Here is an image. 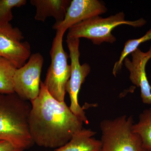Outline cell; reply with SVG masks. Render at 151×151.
I'll return each mask as SVG.
<instances>
[{
	"label": "cell",
	"instance_id": "cell-15",
	"mask_svg": "<svg viewBox=\"0 0 151 151\" xmlns=\"http://www.w3.org/2000/svg\"><path fill=\"white\" fill-rule=\"evenodd\" d=\"M150 40H151V27L146 34L142 37L127 41L119 60L114 64L113 70V75L116 76L118 72L121 70L124 59L129 54H132V52L137 49L141 44Z\"/></svg>",
	"mask_w": 151,
	"mask_h": 151
},
{
	"label": "cell",
	"instance_id": "cell-11",
	"mask_svg": "<svg viewBox=\"0 0 151 151\" xmlns=\"http://www.w3.org/2000/svg\"><path fill=\"white\" fill-rule=\"evenodd\" d=\"M31 4L36 8L35 19L44 22L49 17L56 21L55 24L60 23L64 20L71 1L69 0H31Z\"/></svg>",
	"mask_w": 151,
	"mask_h": 151
},
{
	"label": "cell",
	"instance_id": "cell-13",
	"mask_svg": "<svg viewBox=\"0 0 151 151\" xmlns=\"http://www.w3.org/2000/svg\"><path fill=\"white\" fill-rule=\"evenodd\" d=\"M132 129L140 136L145 148L151 151V107L140 113L139 121L134 124Z\"/></svg>",
	"mask_w": 151,
	"mask_h": 151
},
{
	"label": "cell",
	"instance_id": "cell-12",
	"mask_svg": "<svg viewBox=\"0 0 151 151\" xmlns=\"http://www.w3.org/2000/svg\"><path fill=\"white\" fill-rule=\"evenodd\" d=\"M96 134L91 129L83 128L65 145L53 151H100L101 141L93 137Z\"/></svg>",
	"mask_w": 151,
	"mask_h": 151
},
{
	"label": "cell",
	"instance_id": "cell-4",
	"mask_svg": "<svg viewBox=\"0 0 151 151\" xmlns=\"http://www.w3.org/2000/svg\"><path fill=\"white\" fill-rule=\"evenodd\" d=\"M146 23L143 18L133 21L126 20L125 14L120 12L107 18L99 16L93 17L74 25L68 29L67 37L73 38H86L97 45L103 42L113 43L116 39L112 31L117 26L126 24L139 27L145 25Z\"/></svg>",
	"mask_w": 151,
	"mask_h": 151
},
{
	"label": "cell",
	"instance_id": "cell-1",
	"mask_svg": "<svg viewBox=\"0 0 151 151\" xmlns=\"http://www.w3.org/2000/svg\"><path fill=\"white\" fill-rule=\"evenodd\" d=\"M30 102V134L37 146L58 148L83 129L84 122L72 113L65 101L54 99L42 81L38 96Z\"/></svg>",
	"mask_w": 151,
	"mask_h": 151
},
{
	"label": "cell",
	"instance_id": "cell-17",
	"mask_svg": "<svg viewBox=\"0 0 151 151\" xmlns=\"http://www.w3.org/2000/svg\"><path fill=\"white\" fill-rule=\"evenodd\" d=\"M7 141L0 140V151H24Z\"/></svg>",
	"mask_w": 151,
	"mask_h": 151
},
{
	"label": "cell",
	"instance_id": "cell-5",
	"mask_svg": "<svg viewBox=\"0 0 151 151\" xmlns=\"http://www.w3.org/2000/svg\"><path fill=\"white\" fill-rule=\"evenodd\" d=\"M64 33L56 31L50 52L51 63L43 82L50 94L59 102L64 101L65 87L71 73V66L68 63V55L63 45Z\"/></svg>",
	"mask_w": 151,
	"mask_h": 151
},
{
	"label": "cell",
	"instance_id": "cell-6",
	"mask_svg": "<svg viewBox=\"0 0 151 151\" xmlns=\"http://www.w3.org/2000/svg\"><path fill=\"white\" fill-rule=\"evenodd\" d=\"M66 41L71 60V73L65 87V91L68 93L70 97V105L69 108L72 113L81 119L84 124H87L89 121L84 109L79 105L78 94L81 85L91 71V67L88 63H85L82 65L80 63L79 39L67 37Z\"/></svg>",
	"mask_w": 151,
	"mask_h": 151
},
{
	"label": "cell",
	"instance_id": "cell-8",
	"mask_svg": "<svg viewBox=\"0 0 151 151\" xmlns=\"http://www.w3.org/2000/svg\"><path fill=\"white\" fill-rule=\"evenodd\" d=\"M18 28L10 23L0 27V57L7 60L17 68L26 63L31 55V47Z\"/></svg>",
	"mask_w": 151,
	"mask_h": 151
},
{
	"label": "cell",
	"instance_id": "cell-7",
	"mask_svg": "<svg viewBox=\"0 0 151 151\" xmlns=\"http://www.w3.org/2000/svg\"><path fill=\"white\" fill-rule=\"evenodd\" d=\"M44 60L42 54L36 52L23 66L16 70L13 80L14 92L22 99L31 102L38 96Z\"/></svg>",
	"mask_w": 151,
	"mask_h": 151
},
{
	"label": "cell",
	"instance_id": "cell-10",
	"mask_svg": "<svg viewBox=\"0 0 151 151\" xmlns=\"http://www.w3.org/2000/svg\"><path fill=\"white\" fill-rule=\"evenodd\" d=\"M132 60L124 59V64L130 72L129 78L133 84L140 88L143 103L151 104V86L146 72V65L151 58V46L149 51L145 52L139 48L132 53Z\"/></svg>",
	"mask_w": 151,
	"mask_h": 151
},
{
	"label": "cell",
	"instance_id": "cell-16",
	"mask_svg": "<svg viewBox=\"0 0 151 151\" xmlns=\"http://www.w3.org/2000/svg\"><path fill=\"white\" fill-rule=\"evenodd\" d=\"M26 0H0V27L8 24L13 18L12 9L24 6Z\"/></svg>",
	"mask_w": 151,
	"mask_h": 151
},
{
	"label": "cell",
	"instance_id": "cell-14",
	"mask_svg": "<svg viewBox=\"0 0 151 151\" xmlns=\"http://www.w3.org/2000/svg\"><path fill=\"white\" fill-rule=\"evenodd\" d=\"M17 69L12 63L0 57V94L14 93L13 80Z\"/></svg>",
	"mask_w": 151,
	"mask_h": 151
},
{
	"label": "cell",
	"instance_id": "cell-2",
	"mask_svg": "<svg viewBox=\"0 0 151 151\" xmlns=\"http://www.w3.org/2000/svg\"><path fill=\"white\" fill-rule=\"evenodd\" d=\"M31 108L16 93L0 94V140L24 150L34 145L29 124Z\"/></svg>",
	"mask_w": 151,
	"mask_h": 151
},
{
	"label": "cell",
	"instance_id": "cell-3",
	"mask_svg": "<svg viewBox=\"0 0 151 151\" xmlns=\"http://www.w3.org/2000/svg\"><path fill=\"white\" fill-rule=\"evenodd\" d=\"M134 124L133 117L127 115L103 120L100 151H148L140 136L133 131Z\"/></svg>",
	"mask_w": 151,
	"mask_h": 151
},
{
	"label": "cell",
	"instance_id": "cell-9",
	"mask_svg": "<svg viewBox=\"0 0 151 151\" xmlns=\"http://www.w3.org/2000/svg\"><path fill=\"white\" fill-rule=\"evenodd\" d=\"M107 8L98 0H73L68 7L64 20L54 24L53 29L65 32L71 27L93 17L105 13Z\"/></svg>",
	"mask_w": 151,
	"mask_h": 151
}]
</instances>
